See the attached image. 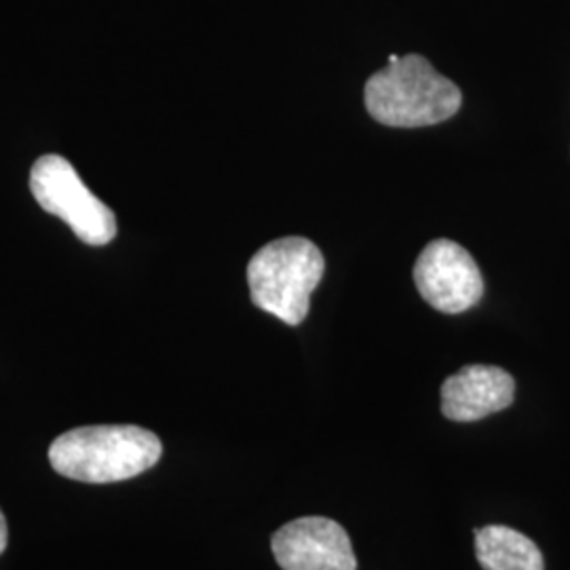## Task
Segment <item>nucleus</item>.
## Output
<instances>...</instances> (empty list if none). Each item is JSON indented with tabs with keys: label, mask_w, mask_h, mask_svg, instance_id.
I'll return each mask as SVG.
<instances>
[{
	"label": "nucleus",
	"mask_w": 570,
	"mask_h": 570,
	"mask_svg": "<svg viewBox=\"0 0 570 570\" xmlns=\"http://www.w3.org/2000/svg\"><path fill=\"white\" fill-rule=\"evenodd\" d=\"M161 440L138 425H94L66 431L49 446V463L82 484H112L155 468Z\"/></svg>",
	"instance_id": "nucleus-1"
},
{
	"label": "nucleus",
	"mask_w": 570,
	"mask_h": 570,
	"mask_svg": "<svg viewBox=\"0 0 570 570\" xmlns=\"http://www.w3.org/2000/svg\"><path fill=\"white\" fill-rule=\"evenodd\" d=\"M364 104L374 121L414 129L449 121L459 112L463 94L428 58L410 53L367 79Z\"/></svg>",
	"instance_id": "nucleus-2"
},
{
	"label": "nucleus",
	"mask_w": 570,
	"mask_h": 570,
	"mask_svg": "<svg viewBox=\"0 0 570 570\" xmlns=\"http://www.w3.org/2000/svg\"><path fill=\"white\" fill-rule=\"evenodd\" d=\"M326 261L305 237H284L263 245L247 265L252 303L287 326L303 324L311 294L320 285Z\"/></svg>",
	"instance_id": "nucleus-3"
},
{
	"label": "nucleus",
	"mask_w": 570,
	"mask_h": 570,
	"mask_svg": "<svg viewBox=\"0 0 570 570\" xmlns=\"http://www.w3.org/2000/svg\"><path fill=\"white\" fill-rule=\"evenodd\" d=\"M30 190L45 212L61 218L87 245L110 244L117 237L115 212L96 197L77 169L60 155H42L30 169Z\"/></svg>",
	"instance_id": "nucleus-4"
},
{
	"label": "nucleus",
	"mask_w": 570,
	"mask_h": 570,
	"mask_svg": "<svg viewBox=\"0 0 570 570\" xmlns=\"http://www.w3.org/2000/svg\"><path fill=\"white\" fill-rule=\"evenodd\" d=\"M414 284L428 305L440 313L459 315L478 305L484 296V277L463 245L435 239L419 254Z\"/></svg>",
	"instance_id": "nucleus-5"
},
{
	"label": "nucleus",
	"mask_w": 570,
	"mask_h": 570,
	"mask_svg": "<svg viewBox=\"0 0 570 570\" xmlns=\"http://www.w3.org/2000/svg\"><path fill=\"white\" fill-rule=\"evenodd\" d=\"M271 548L284 570H357L346 530L322 515L287 522L273 534Z\"/></svg>",
	"instance_id": "nucleus-6"
},
{
	"label": "nucleus",
	"mask_w": 570,
	"mask_h": 570,
	"mask_svg": "<svg viewBox=\"0 0 570 570\" xmlns=\"http://www.w3.org/2000/svg\"><path fill=\"white\" fill-rule=\"evenodd\" d=\"M515 381L499 366L461 367L442 385V412L450 421L473 423L513 404Z\"/></svg>",
	"instance_id": "nucleus-7"
},
{
	"label": "nucleus",
	"mask_w": 570,
	"mask_h": 570,
	"mask_svg": "<svg viewBox=\"0 0 570 570\" xmlns=\"http://www.w3.org/2000/svg\"><path fill=\"white\" fill-rule=\"evenodd\" d=\"M475 556L484 570H543V553L510 527H484L475 532Z\"/></svg>",
	"instance_id": "nucleus-8"
},
{
	"label": "nucleus",
	"mask_w": 570,
	"mask_h": 570,
	"mask_svg": "<svg viewBox=\"0 0 570 570\" xmlns=\"http://www.w3.org/2000/svg\"><path fill=\"white\" fill-rule=\"evenodd\" d=\"M7 541H9V529H7V520H4V513L0 511V553L7 550Z\"/></svg>",
	"instance_id": "nucleus-9"
}]
</instances>
